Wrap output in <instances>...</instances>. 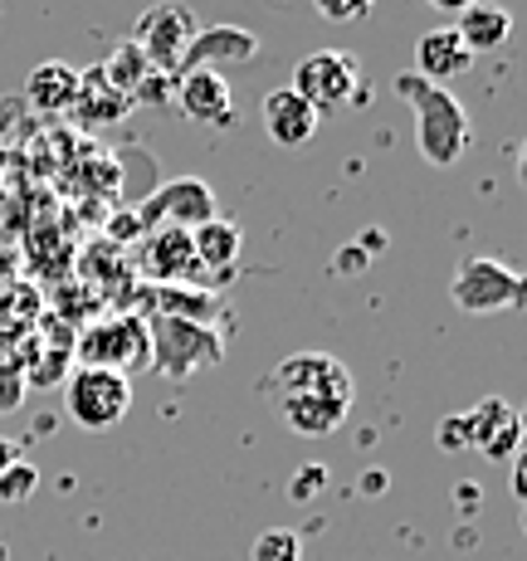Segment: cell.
I'll return each instance as SVG.
<instances>
[{"label": "cell", "mask_w": 527, "mask_h": 561, "mask_svg": "<svg viewBox=\"0 0 527 561\" xmlns=\"http://www.w3.org/2000/svg\"><path fill=\"white\" fill-rule=\"evenodd\" d=\"M152 312L161 318H181V322H206L215 328V312H220V294L215 288H196V284H152Z\"/></svg>", "instance_id": "21"}, {"label": "cell", "mask_w": 527, "mask_h": 561, "mask_svg": "<svg viewBox=\"0 0 527 561\" xmlns=\"http://www.w3.org/2000/svg\"><path fill=\"white\" fill-rule=\"evenodd\" d=\"M191 254H196L201 274L230 278L234 264H240V254H244V230L234 220H225V215H215V220L191 230Z\"/></svg>", "instance_id": "18"}, {"label": "cell", "mask_w": 527, "mask_h": 561, "mask_svg": "<svg viewBox=\"0 0 527 561\" xmlns=\"http://www.w3.org/2000/svg\"><path fill=\"white\" fill-rule=\"evenodd\" d=\"M64 410L79 430H113L133 410V376H117L107 366H69L64 376Z\"/></svg>", "instance_id": "3"}, {"label": "cell", "mask_w": 527, "mask_h": 561, "mask_svg": "<svg viewBox=\"0 0 527 561\" xmlns=\"http://www.w3.org/2000/svg\"><path fill=\"white\" fill-rule=\"evenodd\" d=\"M137 268H142L152 284H196L201 264L191 254V230H147L142 244H137Z\"/></svg>", "instance_id": "12"}, {"label": "cell", "mask_w": 527, "mask_h": 561, "mask_svg": "<svg viewBox=\"0 0 527 561\" xmlns=\"http://www.w3.org/2000/svg\"><path fill=\"white\" fill-rule=\"evenodd\" d=\"M133 107H137V103L127 99V93H117L113 83L103 79L99 64H93V69H79V99H73V107H69L79 123H89V127H113V123H123Z\"/></svg>", "instance_id": "20"}, {"label": "cell", "mask_w": 527, "mask_h": 561, "mask_svg": "<svg viewBox=\"0 0 527 561\" xmlns=\"http://www.w3.org/2000/svg\"><path fill=\"white\" fill-rule=\"evenodd\" d=\"M362 493H386V473H362Z\"/></svg>", "instance_id": "30"}, {"label": "cell", "mask_w": 527, "mask_h": 561, "mask_svg": "<svg viewBox=\"0 0 527 561\" xmlns=\"http://www.w3.org/2000/svg\"><path fill=\"white\" fill-rule=\"evenodd\" d=\"M347 401H332V396H308V391H278V420H284L294 435L322 439L332 430L347 425Z\"/></svg>", "instance_id": "15"}, {"label": "cell", "mask_w": 527, "mask_h": 561, "mask_svg": "<svg viewBox=\"0 0 527 561\" xmlns=\"http://www.w3.org/2000/svg\"><path fill=\"white\" fill-rule=\"evenodd\" d=\"M469 425V449L489 463H508L523 449V415L503 396H483L474 410H465Z\"/></svg>", "instance_id": "10"}, {"label": "cell", "mask_w": 527, "mask_h": 561, "mask_svg": "<svg viewBox=\"0 0 527 561\" xmlns=\"http://www.w3.org/2000/svg\"><path fill=\"white\" fill-rule=\"evenodd\" d=\"M20 366L25 362H0V415H20V405H25V396H30Z\"/></svg>", "instance_id": "25"}, {"label": "cell", "mask_w": 527, "mask_h": 561, "mask_svg": "<svg viewBox=\"0 0 527 561\" xmlns=\"http://www.w3.org/2000/svg\"><path fill=\"white\" fill-rule=\"evenodd\" d=\"M469 69H474V54L459 45V35L449 25L425 30V35L415 39V73H421V79L449 89V79H459V73H469Z\"/></svg>", "instance_id": "17"}, {"label": "cell", "mask_w": 527, "mask_h": 561, "mask_svg": "<svg viewBox=\"0 0 527 561\" xmlns=\"http://www.w3.org/2000/svg\"><path fill=\"white\" fill-rule=\"evenodd\" d=\"M435 10H445V15H459V10H469V5H479V0H429Z\"/></svg>", "instance_id": "31"}, {"label": "cell", "mask_w": 527, "mask_h": 561, "mask_svg": "<svg viewBox=\"0 0 527 561\" xmlns=\"http://www.w3.org/2000/svg\"><path fill=\"white\" fill-rule=\"evenodd\" d=\"M176 89L181 117H191L196 127H234V93L225 83V73L215 69H181L171 79Z\"/></svg>", "instance_id": "11"}, {"label": "cell", "mask_w": 527, "mask_h": 561, "mask_svg": "<svg viewBox=\"0 0 527 561\" xmlns=\"http://www.w3.org/2000/svg\"><path fill=\"white\" fill-rule=\"evenodd\" d=\"M254 54H260V39H254V30L244 25H215V30H196V39H191L186 49V64L181 69H244V64H254Z\"/></svg>", "instance_id": "13"}, {"label": "cell", "mask_w": 527, "mask_h": 561, "mask_svg": "<svg viewBox=\"0 0 527 561\" xmlns=\"http://www.w3.org/2000/svg\"><path fill=\"white\" fill-rule=\"evenodd\" d=\"M196 30H201V20H196L191 5H181V0H157V5H147L142 15H137L133 45L142 49V59L152 64V73L176 79L181 64H186L191 39H196Z\"/></svg>", "instance_id": "4"}, {"label": "cell", "mask_w": 527, "mask_h": 561, "mask_svg": "<svg viewBox=\"0 0 527 561\" xmlns=\"http://www.w3.org/2000/svg\"><path fill=\"white\" fill-rule=\"evenodd\" d=\"M79 366H107V371H147L152 366V347H147V318H103L99 328H89L79 342Z\"/></svg>", "instance_id": "7"}, {"label": "cell", "mask_w": 527, "mask_h": 561, "mask_svg": "<svg viewBox=\"0 0 527 561\" xmlns=\"http://www.w3.org/2000/svg\"><path fill=\"white\" fill-rule=\"evenodd\" d=\"M396 93L415 113V147H421V157L429 167H455L469 152V142H474L465 103L449 89H439V83L421 79V73H396Z\"/></svg>", "instance_id": "1"}, {"label": "cell", "mask_w": 527, "mask_h": 561, "mask_svg": "<svg viewBox=\"0 0 527 561\" xmlns=\"http://www.w3.org/2000/svg\"><path fill=\"white\" fill-rule=\"evenodd\" d=\"M435 445L445 449V455H459V449H469V425H465V415H449V420H439V430H435Z\"/></svg>", "instance_id": "28"}, {"label": "cell", "mask_w": 527, "mask_h": 561, "mask_svg": "<svg viewBox=\"0 0 527 561\" xmlns=\"http://www.w3.org/2000/svg\"><path fill=\"white\" fill-rule=\"evenodd\" d=\"M508 463H513V499L523 503V499H527V449H518V455H513Z\"/></svg>", "instance_id": "29"}, {"label": "cell", "mask_w": 527, "mask_h": 561, "mask_svg": "<svg viewBox=\"0 0 527 561\" xmlns=\"http://www.w3.org/2000/svg\"><path fill=\"white\" fill-rule=\"evenodd\" d=\"M147 347H152V366L147 371L167 376V381H191L206 366H220L225 337L206 322H181V318H147Z\"/></svg>", "instance_id": "2"}, {"label": "cell", "mask_w": 527, "mask_h": 561, "mask_svg": "<svg viewBox=\"0 0 527 561\" xmlns=\"http://www.w3.org/2000/svg\"><path fill=\"white\" fill-rule=\"evenodd\" d=\"M449 298H455L459 312H503V308H523L527 284L518 268H508L503 259L469 254L449 278Z\"/></svg>", "instance_id": "5"}, {"label": "cell", "mask_w": 527, "mask_h": 561, "mask_svg": "<svg viewBox=\"0 0 527 561\" xmlns=\"http://www.w3.org/2000/svg\"><path fill=\"white\" fill-rule=\"evenodd\" d=\"M15 459H20V449L10 445L5 435H0V473H5V469H10V463H15Z\"/></svg>", "instance_id": "32"}, {"label": "cell", "mask_w": 527, "mask_h": 561, "mask_svg": "<svg viewBox=\"0 0 527 561\" xmlns=\"http://www.w3.org/2000/svg\"><path fill=\"white\" fill-rule=\"evenodd\" d=\"M449 30H455L459 45L479 59V54H499L513 39V15L503 5H493V0H479V5L459 10V20Z\"/></svg>", "instance_id": "19"}, {"label": "cell", "mask_w": 527, "mask_h": 561, "mask_svg": "<svg viewBox=\"0 0 527 561\" xmlns=\"http://www.w3.org/2000/svg\"><path fill=\"white\" fill-rule=\"evenodd\" d=\"M288 89L322 117L328 107H342V103L357 99L362 64H357V54H347V49H313L294 69V83H288Z\"/></svg>", "instance_id": "8"}, {"label": "cell", "mask_w": 527, "mask_h": 561, "mask_svg": "<svg viewBox=\"0 0 527 561\" xmlns=\"http://www.w3.org/2000/svg\"><path fill=\"white\" fill-rule=\"evenodd\" d=\"M79 99V69L64 59H45L25 73V107L39 117H59L69 113Z\"/></svg>", "instance_id": "16"}, {"label": "cell", "mask_w": 527, "mask_h": 561, "mask_svg": "<svg viewBox=\"0 0 527 561\" xmlns=\"http://www.w3.org/2000/svg\"><path fill=\"white\" fill-rule=\"evenodd\" d=\"M322 483H328V469H322V463H308V469H298L294 479H288V499H298V503H313Z\"/></svg>", "instance_id": "27"}, {"label": "cell", "mask_w": 527, "mask_h": 561, "mask_svg": "<svg viewBox=\"0 0 527 561\" xmlns=\"http://www.w3.org/2000/svg\"><path fill=\"white\" fill-rule=\"evenodd\" d=\"M298 557H303V542L288 527H268L250 547V561H298Z\"/></svg>", "instance_id": "23"}, {"label": "cell", "mask_w": 527, "mask_h": 561, "mask_svg": "<svg viewBox=\"0 0 527 561\" xmlns=\"http://www.w3.org/2000/svg\"><path fill=\"white\" fill-rule=\"evenodd\" d=\"M264 391H308V396H332V401H347L357 396V381H352L347 362L328 357V352H294L274 366Z\"/></svg>", "instance_id": "9"}, {"label": "cell", "mask_w": 527, "mask_h": 561, "mask_svg": "<svg viewBox=\"0 0 527 561\" xmlns=\"http://www.w3.org/2000/svg\"><path fill=\"white\" fill-rule=\"evenodd\" d=\"M39 489V469L30 459H15L5 473H0V503H30Z\"/></svg>", "instance_id": "24"}, {"label": "cell", "mask_w": 527, "mask_h": 561, "mask_svg": "<svg viewBox=\"0 0 527 561\" xmlns=\"http://www.w3.org/2000/svg\"><path fill=\"white\" fill-rule=\"evenodd\" d=\"M264 133L274 147H308L318 137V113L298 99L294 89H274L264 93Z\"/></svg>", "instance_id": "14"}, {"label": "cell", "mask_w": 527, "mask_h": 561, "mask_svg": "<svg viewBox=\"0 0 527 561\" xmlns=\"http://www.w3.org/2000/svg\"><path fill=\"white\" fill-rule=\"evenodd\" d=\"M215 215H220V205H215V191L206 181L176 176V181H161V186H152L137 201V230H161V225H171V230H196V225L215 220Z\"/></svg>", "instance_id": "6"}, {"label": "cell", "mask_w": 527, "mask_h": 561, "mask_svg": "<svg viewBox=\"0 0 527 561\" xmlns=\"http://www.w3.org/2000/svg\"><path fill=\"white\" fill-rule=\"evenodd\" d=\"M99 73L107 83H113L117 93H127V99H137V89L147 83V73H152V64L142 59V49L133 45V39H123V45H113V54L99 64Z\"/></svg>", "instance_id": "22"}, {"label": "cell", "mask_w": 527, "mask_h": 561, "mask_svg": "<svg viewBox=\"0 0 527 561\" xmlns=\"http://www.w3.org/2000/svg\"><path fill=\"white\" fill-rule=\"evenodd\" d=\"M313 5H318L322 20H332V25H352V20L367 15L376 0H313Z\"/></svg>", "instance_id": "26"}]
</instances>
